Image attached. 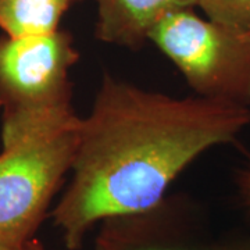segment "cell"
I'll list each match as a JSON object with an SVG mask.
<instances>
[{"label": "cell", "instance_id": "cell-5", "mask_svg": "<svg viewBox=\"0 0 250 250\" xmlns=\"http://www.w3.org/2000/svg\"><path fill=\"white\" fill-rule=\"evenodd\" d=\"M199 235L188 215L163 202L141 214L102 223L96 250H218Z\"/></svg>", "mask_w": 250, "mask_h": 250}, {"label": "cell", "instance_id": "cell-11", "mask_svg": "<svg viewBox=\"0 0 250 250\" xmlns=\"http://www.w3.org/2000/svg\"><path fill=\"white\" fill-rule=\"evenodd\" d=\"M243 193H245V197H246V202L250 207V168L246 172L245 175V179H243Z\"/></svg>", "mask_w": 250, "mask_h": 250}, {"label": "cell", "instance_id": "cell-2", "mask_svg": "<svg viewBox=\"0 0 250 250\" xmlns=\"http://www.w3.org/2000/svg\"><path fill=\"white\" fill-rule=\"evenodd\" d=\"M77 114L1 129L0 245L34 238L67 172L80 136Z\"/></svg>", "mask_w": 250, "mask_h": 250}, {"label": "cell", "instance_id": "cell-4", "mask_svg": "<svg viewBox=\"0 0 250 250\" xmlns=\"http://www.w3.org/2000/svg\"><path fill=\"white\" fill-rule=\"evenodd\" d=\"M78 52L65 31L0 38L1 129L74 116L70 71Z\"/></svg>", "mask_w": 250, "mask_h": 250}, {"label": "cell", "instance_id": "cell-10", "mask_svg": "<svg viewBox=\"0 0 250 250\" xmlns=\"http://www.w3.org/2000/svg\"><path fill=\"white\" fill-rule=\"evenodd\" d=\"M218 250H250V239L231 242L227 245H220Z\"/></svg>", "mask_w": 250, "mask_h": 250}, {"label": "cell", "instance_id": "cell-9", "mask_svg": "<svg viewBox=\"0 0 250 250\" xmlns=\"http://www.w3.org/2000/svg\"><path fill=\"white\" fill-rule=\"evenodd\" d=\"M0 250H45V248L42 246L41 242H38L35 238L29 239L25 243H21V245H14V246H10V245H0Z\"/></svg>", "mask_w": 250, "mask_h": 250}, {"label": "cell", "instance_id": "cell-7", "mask_svg": "<svg viewBox=\"0 0 250 250\" xmlns=\"http://www.w3.org/2000/svg\"><path fill=\"white\" fill-rule=\"evenodd\" d=\"M75 1L80 0H0V28L11 38L52 34Z\"/></svg>", "mask_w": 250, "mask_h": 250}, {"label": "cell", "instance_id": "cell-8", "mask_svg": "<svg viewBox=\"0 0 250 250\" xmlns=\"http://www.w3.org/2000/svg\"><path fill=\"white\" fill-rule=\"evenodd\" d=\"M197 7L215 22L250 29V0H197Z\"/></svg>", "mask_w": 250, "mask_h": 250}, {"label": "cell", "instance_id": "cell-3", "mask_svg": "<svg viewBox=\"0 0 250 250\" xmlns=\"http://www.w3.org/2000/svg\"><path fill=\"white\" fill-rule=\"evenodd\" d=\"M149 41L170 59L196 96L250 106V29L181 9L159 21Z\"/></svg>", "mask_w": 250, "mask_h": 250}, {"label": "cell", "instance_id": "cell-6", "mask_svg": "<svg viewBox=\"0 0 250 250\" xmlns=\"http://www.w3.org/2000/svg\"><path fill=\"white\" fill-rule=\"evenodd\" d=\"M96 38L110 45L138 49L156 24L172 11L195 9L197 0H95Z\"/></svg>", "mask_w": 250, "mask_h": 250}, {"label": "cell", "instance_id": "cell-1", "mask_svg": "<svg viewBox=\"0 0 250 250\" xmlns=\"http://www.w3.org/2000/svg\"><path fill=\"white\" fill-rule=\"evenodd\" d=\"M250 108L213 99H177L106 74L81 118L71 179L52 217L70 250L110 218L146 213L202 153L228 143Z\"/></svg>", "mask_w": 250, "mask_h": 250}]
</instances>
